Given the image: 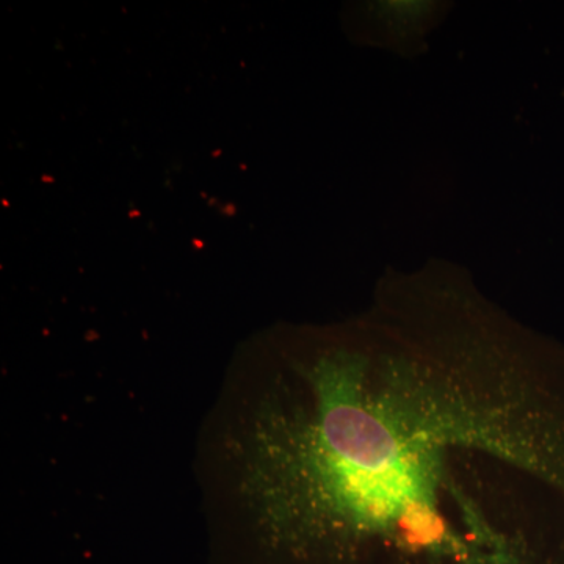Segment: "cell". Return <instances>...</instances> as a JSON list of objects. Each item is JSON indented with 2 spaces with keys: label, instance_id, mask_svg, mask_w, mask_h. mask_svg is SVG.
Masks as SVG:
<instances>
[{
  "label": "cell",
  "instance_id": "1",
  "mask_svg": "<svg viewBox=\"0 0 564 564\" xmlns=\"http://www.w3.org/2000/svg\"><path fill=\"white\" fill-rule=\"evenodd\" d=\"M206 434L212 511L258 560H564V344L454 262L272 334Z\"/></svg>",
  "mask_w": 564,
  "mask_h": 564
},
{
  "label": "cell",
  "instance_id": "2",
  "mask_svg": "<svg viewBox=\"0 0 564 564\" xmlns=\"http://www.w3.org/2000/svg\"><path fill=\"white\" fill-rule=\"evenodd\" d=\"M454 2L445 0H369L345 13V31L358 46L377 47L402 58L426 52L430 35L447 20Z\"/></svg>",
  "mask_w": 564,
  "mask_h": 564
}]
</instances>
